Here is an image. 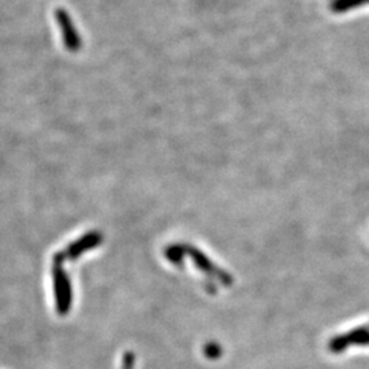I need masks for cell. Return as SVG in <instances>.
<instances>
[{"label": "cell", "mask_w": 369, "mask_h": 369, "mask_svg": "<svg viewBox=\"0 0 369 369\" xmlns=\"http://www.w3.org/2000/svg\"><path fill=\"white\" fill-rule=\"evenodd\" d=\"M64 258L60 252L53 258V268H51V275H53V284H54V295H55V305L57 311L60 316L67 314L71 304H73V287L71 281L66 270L63 268Z\"/></svg>", "instance_id": "6da1fadb"}, {"label": "cell", "mask_w": 369, "mask_h": 369, "mask_svg": "<svg viewBox=\"0 0 369 369\" xmlns=\"http://www.w3.org/2000/svg\"><path fill=\"white\" fill-rule=\"evenodd\" d=\"M103 241V235L97 231H90L86 232L83 237H80L78 239L73 241L71 244L67 245V248L64 251H62L60 253L63 256L64 261L66 260H77L81 255H84L88 251H92L93 248H96L97 245H100Z\"/></svg>", "instance_id": "7a4b0ae2"}]
</instances>
